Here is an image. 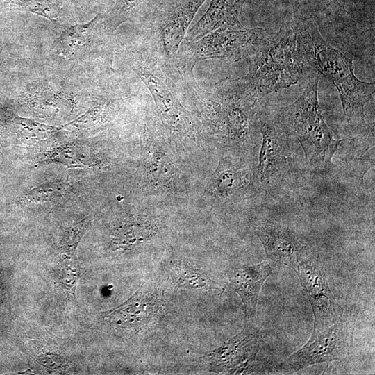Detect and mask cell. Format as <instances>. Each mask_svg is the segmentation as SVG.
<instances>
[{"label": "cell", "mask_w": 375, "mask_h": 375, "mask_svg": "<svg viewBox=\"0 0 375 375\" xmlns=\"http://www.w3.org/2000/svg\"><path fill=\"white\" fill-rule=\"evenodd\" d=\"M260 344V330L256 322H244L242 330L203 358L210 369L222 374L244 370L256 359Z\"/></svg>", "instance_id": "cell-12"}, {"label": "cell", "mask_w": 375, "mask_h": 375, "mask_svg": "<svg viewBox=\"0 0 375 375\" xmlns=\"http://www.w3.org/2000/svg\"><path fill=\"white\" fill-rule=\"evenodd\" d=\"M90 222V217H86L65 229L60 241V256L76 257V250Z\"/></svg>", "instance_id": "cell-23"}, {"label": "cell", "mask_w": 375, "mask_h": 375, "mask_svg": "<svg viewBox=\"0 0 375 375\" xmlns=\"http://www.w3.org/2000/svg\"><path fill=\"white\" fill-rule=\"evenodd\" d=\"M73 146H67L59 148L56 150L51 156L48 158V160L51 162H58L68 167H83L86 164L80 158L81 153Z\"/></svg>", "instance_id": "cell-27"}, {"label": "cell", "mask_w": 375, "mask_h": 375, "mask_svg": "<svg viewBox=\"0 0 375 375\" xmlns=\"http://www.w3.org/2000/svg\"><path fill=\"white\" fill-rule=\"evenodd\" d=\"M110 111L107 103L97 105L76 119L62 126V128L75 131L92 128L105 122Z\"/></svg>", "instance_id": "cell-21"}, {"label": "cell", "mask_w": 375, "mask_h": 375, "mask_svg": "<svg viewBox=\"0 0 375 375\" xmlns=\"http://www.w3.org/2000/svg\"><path fill=\"white\" fill-rule=\"evenodd\" d=\"M174 272L172 280L178 287L214 290L219 294L224 291L217 283L194 269L178 267Z\"/></svg>", "instance_id": "cell-20"}, {"label": "cell", "mask_w": 375, "mask_h": 375, "mask_svg": "<svg viewBox=\"0 0 375 375\" xmlns=\"http://www.w3.org/2000/svg\"><path fill=\"white\" fill-rule=\"evenodd\" d=\"M63 188V184L59 181L45 183L30 190L24 199L34 203L51 201L60 195Z\"/></svg>", "instance_id": "cell-26"}, {"label": "cell", "mask_w": 375, "mask_h": 375, "mask_svg": "<svg viewBox=\"0 0 375 375\" xmlns=\"http://www.w3.org/2000/svg\"><path fill=\"white\" fill-rule=\"evenodd\" d=\"M292 22L303 65L315 68L335 86L344 116L350 123L365 124V108L374 94V83L356 76L351 56L326 42L314 22L300 19Z\"/></svg>", "instance_id": "cell-2"}, {"label": "cell", "mask_w": 375, "mask_h": 375, "mask_svg": "<svg viewBox=\"0 0 375 375\" xmlns=\"http://www.w3.org/2000/svg\"><path fill=\"white\" fill-rule=\"evenodd\" d=\"M186 158L155 120L144 125L140 136L138 186L148 202L166 206L190 194L193 177Z\"/></svg>", "instance_id": "cell-3"}, {"label": "cell", "mask_w": 375, "mask_h": 375, "mask_svg": "<svg viewBox=\"0 0 375 375\" xmlns=\"http://www.w3.org/2000/svg\"><path fill=\"white\" fill-rule=\"evenodd\" d=\"M147 215L139 216L119 226L112 232L111 244L115 250H129L148 242L157 232V226Z\"/></svg>", "instance_id": "cell-19"}, {"label": "cell", "mask_w": 375, "mask_h": 375, "mask_svg": "<svg viewBox=\"0 0 375 375\" xmlns=\"http://www.w3.org/2000/svg\"><path fill=\"white\" fill-rule=\"evenodd\" d=\"M151 93L160 119V128L185 156L205 149L208 143L193 115L185 108L172 83L153 58H140L133 67Z\"/></svg>", "instance_id": "cell-5"}, {"label": "cell", "mask_w": 375, "mask_h": 375, "mask_svg": "<svg viewBox=\"0 0 375 375\" xmlns=\"http://www.w3.org/2000/svg\"><path fill=\"white\" fill-rule=\"evenodd\" d=\"M310 301L314 327L331 324L344 313L335 299L325 271L316 258L306 256L292 267Z\"/></svg>", "instance_id": "cell-11"}, {"label": "cell", "mask_w": 375, "mask_h": 375, "mask_svg": "<svg viewBox=\"0 0 375 375\" xmlns=\"http://www.w3.org/2000/svg\"><path fill=\"white\" fill-rule=\"evenodd\" d=\"M267 258L274 264L294 266L304 258L307 247L303 239L293 229L278 224H263L255 228Z\"/></svg>", "instance_id": "cell-13"}, {"label": "cell", "mask_w": 375, "mask_h": 375, "mask_svg": "<svg viewBox=\"0 0 375 375\" xmlns=\"http://www.w3.org/2000/svg\"><path fill=\"white\" fill-rule=\"evenodd\" d=\"M352 342L350 319L343 313L331 324L314 327L306 344L279 367L283 372L293 373L315 364L342 360L349 354Z\"/></svg>", "instance_id": "cell-8"}, {"label": "cell", "mask_w": 375, "mask_h": 375, "mask_svg": "<svg viewBox=\"0 0 375 375\" xmlns=\"http://www.w3.org/2000/svg\"><path fill=\"white\" fill-rule=\"evenodd\" d=\"M258 127L262 135L256 172L259 183L267 187L283 176L292 156V135L280 114L258 113Z\"/></svg>", "instance_id": "cell-10"}, {"label": "cell", "mask_w": 375, "mask_h": 375, "mask_svg": "<svg viewBox=\"0 0 375 375\" xmlns=\"http://www.w3.org/2000/svg\"><path fill=\"white\" fill-rule=\"evenodd\" d=\"M268 261L254 265H240L229 276L230 285L240 297L244 315V322H256V308L262 285L272 274Z\"/></svg>", "instance_id": "cell-14"}, {"label": "cell", "mask_w": 375, "mask_h": 375, "mask_svg": "<svg viewBox=\"0 0 375 375\" xmlns=\"http://www.w3.org/2000/svg\"><path fill=\"white\" fill-rule=\"evenodd\" d=\"M249 58V71L242 78L259 100L297 84L303 64L297 51L292 22L267 35Z\"/></svg>", "instance_id": "cell-4"}, {"label": "cell", "mask_w": 375, "mask_h": 375, "mask_svg": "<svg viewBox=\"0 0 375 375\" xmlns=\"http://www.w3.org/2000/svg\"><path fill=\"white\" fill-rule=\"evenodd\" d=\"M245 0H212L208 9L188 30L183 41L196 40L222 26L240 24V17Z\"/></svg>", "instance_id": "cell-16"}, {"label": "cell", "mask_w": 375, "mask_h": 375, "mask_svg": "<svg viewBox=\"0 0 375 375\" xmlns=\"http://www.w3.org/2000/svg\"><path fill=\"white\" fill-rule=\"evenodd\" d=\"M260 28H247L241 24L214 30L201 38L181 44L176 57L190 69L199 61L211 58L249 57L267 38Z\"/></svg>", "instance_id": "cell-7"}, {"label": "cell", "mask_w": 375, "mask_h": 375, "mask_svg": "<svg viewBox=\"0 0 375 375\" xmlns=\"http://www.w3.org/2000/svg\"><path fill=\"white\" fill-rule=\"evenodd\" d=\"M149 294L138 291L122 305L102 314L113 326L132 327L147 323L156 308L153 298Z\"/></svg>", "instance_id": "cell-17"}, {"label": "cell", "mask_w": 375, "mask_h": 375, "mask_svg": "<svg viewBox=\"0 0 375 375\" xmlns=\"http://www.w3.org/2000/svg\"><path fill=\"white\" fill-rule=\"evenodd\" d=\"M205 1L183 0L167 12L160 31V44L167 58H176L192 21Z\"/></svg>", "instance_id": "cell-15"}, {"label": "cell", "mask_w": 375, "mask_h": 375, "mask_svg": "<svg viewBox=\"0 0 375 375\" xmlns=\"http://www.w3.org/2000/svg\"><path fill=\"white\" fill-rule=\"evenodd\" d=\"M142 0H116L112 10L104 16V22L108 31L113 33L115 31L128 19L130 12Z\"/></svg>", "instance_id": "cell-24"}, {"label": "cell", "mask_w": 375, "mask_h": 375, "mask_svg": "<svg viewBox=\"0 0 375 375\" xmlns=\"http://www.w3.org/2000/svg\"><path fill=\"white\" fill-rule=\"evenodd\" d=\"M319 81L318 76L310 78L300 97L280 111L290 133L314 166L328 164L342 141L334 137L322 115L317 97Z\"/></svg>", "instance_id": "cell-6"}, {"label": "cell", "mask_w": 375, "mask_h": 375, "mask_svg": "<svg viewBox=\"0 0 375 375\" xmlns=\"http://www.w3.org/2000/svg\"><path fill=\"white\" fill-rule=\"evenodd\" d=\"M103 26L104 17L97 15L87 24L69 26L57 38L56 47L64 56L76 58L91 47L97 31Z\"/></svg>", "instance_id": "cell-18"}, {"label": "cell", "mask_w": 375, "mask_h": 375, "mask_svg": "<svg viewBox=\"0 0 375 375\" xmlns=\"http://www.w3.org/2000/svg\"><path fill=\"white\" fill-rule=\"evenodd\" d=\"M258 183L256 167L248 159L228 153L220 157L201 195L211 204H235L253 197Z\"/></svg>", "instance_id": "cell-9"}, {"label": "cell", "mask_w": 375, "mask_h": 375, "mask_svg": "<svg viewBox=\"0 0 375 375\" xmlns=\"http://www.w3.org/2000/svg\"><path fill=\"white\" fill-rule=\"evenodd\" d=\"M14 124L19 136L25 140L36 142L47 139L58 129L20 117L15 118Z\"/></svg>", "instance_id": "cell-22"}, {"label": "cell", "mask_w": 375, "mask_h": 375, "mask_svg": "<svg viewBox=\"0 0 375 375\" xmlns=\"http://www.w3.org/2000/svg\"><path fill=\"white\" fill-rule=\"evenodd\" d=\"M22 4L30 11L43 16L49 19H56L58 16L57 7L45 0H26Z\"/></svg>", "instance_id": "cell-28"}, {"label": "cell", "mask_w": 375, "mask_h": 375, "mask_svg": "<svg viewBox=\"0 0 375 375\" xmlns=\"http://www.w3.org/2000/svg\"><path fill=\"white\" fill-rule=\"evenodd\" d=\"M196 122L206 141L248 159L256 143L260 101L241 78L219 83L212 92L191 85Z\"/></svg>", "instance_id": "cell-1"}, {"label": "cell", "mask_w": 375, "mask_h": 375, "mask_svg": "<svg viewBox=\"0 0 375 375\" xmlns=\"http://www.w3.org/2000/svg\"><path fill=\"white\" fill-rule=\"evenodd\" d=\"M60 276L66 290L74 295L80 267L76 257L60 256Z\"/></svg>", "instance_id": "cell-25"}]
</instances>
